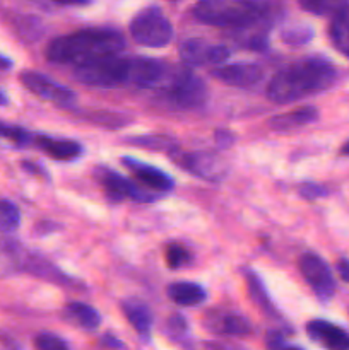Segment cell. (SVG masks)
Returning a JSON list of instances; mask_svg holds the SVG:
<instances>
[{
  "mask_svg": "<svg viewBox=\"0 0 349 350\" xmlns=\"http://www.w3.org/2000/svg\"><path fill=\"white\" fill-rule=\"evenodd\" d=\"M125 48V38L112 27H86L55 38L47 46V58L60 65H86L118 55Z\"/></svg>",
  "mask_w": 349,
  "mask_h": 350,
  "instance_id": "cell-1",
  "label": "cell"
},
{
  "mask_svg": "<svg viewBox=\"0 0 349 350\" xmlns=\"http://www.w3.org/2000/svg\"><path fill=\"white\" fill-rule=\"evenodd\" d=\"M335 75L331 62L317 57L303 58L283 67L270 79L267 98L277 105H289L328 89L334 84Z\"/></svg>",
  "mask_w": 349,
  "mask_h": 350,
  "instance_id": "cell-2",
  "label": "cell"
},
{
  "mask_svg": "<svg viewBox=\"0 0 349 350\" xmlns=\"http://www.w3.org/2000/svg\"><path fill=\"white\" fill-rule=\"evenodd\" d=\"M270 0H198L194 16L201 23L218 27H246L266 21Z\"/></svg>",
  "mask_w": 349,
  "mask_h": 350,
  "instance_id": "cell-3",
  "label": "cell"
},
{
  "mask_svg": "<svg viewBox=\"0 0 349 350\" xmlns=\"http://www.w3.org/2000/svg\"><path fill=\"white\" fill-rule=\"evenodd\" d=\"M75 79L89 88L113 89L133 85L135 58H120L118 55L101 58L91 64L79 65L74 72Z\"/></svg>",
  "mask_w": 349,
  "mask_h": 350,
  "instance_id": "cell-4",
  "label": "cell"
},
{
  "mask_svg": "<svg viewBox=\"0 0 349 350\" xmlns=\"http://www.w3.org/2000/svg\"><path fill=\"white\" fill-rule=\"evenodd\" d=\"M159 89H163L166 101L177 109L202 108L209 98L205 82L187 67L170 68V74L159 85Z\"/></svg>",
  "mask_w": 349,
  "mask_h": 350,
  "instance_id": "cell-5",
  "label": "cell"
},
{
  "mask_svg": "<svg viewBox=\"0 0 349 350\" xmlns=\"http://www.w3.org/2000/svg\"><path fill=\"white\" fill-rule=\"evenodd\" d=\"M130 34L133 41L147 48H164L173 41V26L163 10L151 5L135 14L130 21Z\"/></svg>",
  "mask_w": 349,
  "mask_h": 350,
  "instance_id": "cell-6",
  "label": "cell"
},
{
  "mask_svg": "<svg viewBox=\"0 0 349 350\" xmlns=\"http://www.w3.org/2000/svg\"><path fill=\"white\" fill-rule=\"evenodd\" d=\"M21 82H23L24 88L29 89L38 98L53 103L57 106H62V108H70L77 101V96H75V92L72 89L60 84V82L53 81L48 75L40 74V72H23L21 74Z\"/></svg>",
  "mask_w": 349,
  "mask_h": 350,
  "instance_id": "cell-7",
  "label": "cell"
},
{
  "mask_svg": "<svg viewBox=\"0 0 349 350\" xmlns=\"http://www.w3.org/2000/svg\"><path fill=\"white\" fill-rule=\"evenodd\" d=\"M94 174L96 180L105 188L106 195L112 200H125V198H130V200L135 202H151L157 198L156 193H151L146 188L137 187L135 183H132L125 176H122V174H118L116 171L109 170L106 166L96 167Z\"/></svg>",
  "mask_w": 349,
  "mask_h": 350,
  "instance_id": "cell-8",
  "label": "cell"
},
{
  "mask_svg": "<svg viewBox=\"0 0 349 350\" xmlns=\"http://www.w3.org/2000/svg\"><path fill=\"white\" fill-rule=\"evenodd\" d=\"M300 272L318 299L328 301L335 293V280L327 263L313 253H307L300 258Z\"/></svg>",
  "mask_w": 349,
  "mask_h": 350,
  "instance_id": "cell-9",
  "label": "cell"
},
{
  "mask_svg": "<svg viewBox=\"0 0 349 350\" xmlns=\"http://www.w3.org/2000/svg\"><path fill=\"white\" fill-rule=\"evenodd\" d=\"M231 51L224 44H211L202 40H187L180 44V58L188 67L198 65H222Z\"/></svg>",
  "mask_w": 349,
  "mask_h": 350,
  "instance_id": "cell-10",
  "label": "cell"
},
{
  "mask_svg": "<svg viewBox=\"0 0 349 350\" xmlns=\"http://www.w3.org/2000/svg\"><path fill=\"white\" fill-rule=\"evenodd\" d=\"M212 75L231 88H252L263 79V68L253 62H236L216 67Z\"/></svg>",
  "mask_w": 349,
  "mask_h": 350,
  "instance_id": "cell-11",
  "label": "cell"
},
{
  "mask_svg": "<svg viewBox=\"0 0 349 350\" xmlns=\"http://www.w3.org/2000/svg\"><path fill=\"white\" fill-rule=\"evenodd\" d=\"M177 163L183 170L190 171L192 174L198 178H204L207 181H219L226 176L228 167L219 159L218 156L211 152H188L177 157Z\"/></svg>",
  "mask_w": 349,
  "mask_h": 350,
  "instance_id": "cell-12",
  "label": "cell"
},
{
  "mask_svg": "<svg viewBox=\"0 0 349 350\" xmlns=\"http://www.w3.org/2000/svg\"><path fill=\"white\" fill-rule=\"evenodd\" d=\"M204 325L209 332L219 335H235L243 337L252 332V325L245 317L233 311L211 310L204 318Z\"/></svg>",
  "mask_w": 349,
  "mask_h": 350,
  "instance_id": "cell-13",
  "label": "cell"
},
{
  "mask_svg": "<svg viewBox=\"0 0 349 350\" xmlns=\"http://www.w3.org/2000/svg\"><path fill=\"white\" fill-rule=\"evenodd\" d=\"M122 164L127 170L132 171L133 176L147 188V190L154 191H170L174 187L173 178L170 176L164 171L157 170V167L149 166L146 163H140L139 159H133V157H123Z\"/></svg>",
  "mask_w": 349,
  "mask_h": 350,
  "instance_id": "cell-14",
  "label": "cell"
},
{
  "mask_svg": "<svg viewBox=\"0 0 349 350\" xmlns=\"http://www.w3.org/2000/svg\"><path fill=\"white\" fill-rule=\"evenodd\" d=\"M311 340L318 342L327 350H349V334L334 323L325 320H311L307 325Z\"/></svg>",
  "mask_w": 349,
  "mask_h": 350,
  "instance_id": "cell-15",
  "label": "cell"
},
{
  "mask_svg": "<svg viewBox=\"0 0 349 350\" xmlns=\"http://www.w3.org/2000/svg\"><path fill=\"white\" fill-rule=\"evenodd\" d=\"M318 118V111L313 106H303V108L291 109L287 113L272 116L269 120V126L274 132H291V130L301 129L305 125H310Z\"/></svg>",
  "mask_w": 349,
  "mask_h": 350,
  "instance_id": "cell-16",
  "label": "cell"
},
{
  "mask_svg": "<svg viewBox=\"0 0 349 350\" xmlns=\"http://www.w3.org/2000/svg\"><path fill=\"white\" fill-rule=\"evenodd\" d=\"M122 310L129 323L135 328L137 334L144 338L149 337L151 328H153V314H151L149 306L140 299L130 297V299L123 301Z\"/></svg>",
  "mask_w": 349,
  "mask_h": 350,
  "instance_id": "cell-17",
  "label": "cell"
},
{
  "mask_svg": "<svg viewBox=\"0 0 349 350\" xmlns=\"http://www.w3.org/2000/svg\"><path fill=\"white\" fill-rule=\"evenodd\" d=\"M36 146L40 147L44 154H48V156L53 157V159L57 161H70L82 154L81 144L67 139H55V137L38 135Z\"/></svg>",
  "mask_w": 349,
  "mask_h": 350,
  "instance_id": "cell-18",
  "label": "cell"
},
{
  "mask_svg": "<svg viewBox=\"0 0 349 350\" xmlns=\"http://www.w3.org/2000/svg\"><path fill=\"white\" fill-rule=\"evenodd\" d=\"M168 297L178 306H197L204 303L207 293L195 282H173L168 286Z\"/></svg>",
  "mask_w": 349,
  "mask_h": 350,
  "instance_id": "cell-19",
  "label": "cell"
},
{
  "mask_svg": "<svg viewBox=\"0 0 349 350\" xmlns=\"http://www.w3.org/2000/svg\"><path fill=\"white\" fill-rule=\"evenodd\" d=\"M65 314H67V318L72 323L84 328V330H96L101 325V317H99L98 311L92 306H89V304L77 303V301L67 304Z\"/></svg>",
  "mask_w": 349,
  "mask_h": 350,
  "instance_id": "cell-20",
  "label": "cell"
},
{
  "mask_svg": "<svg viewBox=\"0 0 349 350\" xmlns=\"http://www.w3.org/2000/svg\"><path fill=\"white\" fill-rule=\"evenodd\" d=\"M331 40L334 46L349 58V7L335 14L331 24Z\"/></svg>",
  "mask_w": 349,
  "mask_h": 350,
  "instance_id": "cell-21",
  "label": "cell"
},
{
  "mask_svg": "<svg viewBox=\"0 0 349 350\" xmlns=\"http://www.w3.org/2000/svg\"><path fill=\"white\" fill-rule=\"evenodd\" d=\"M300 5L315 16H335L349 7V0H300Z\"/></svg>",
  "mask_w": 349,
  "mask_h": 350,
  "instance_id": "cell-22",
  "label": "cell"
},
{
  "mask_svg": "<svg viewBox=\"0 0 349 350\" xmlns=\"http://www.w3.org/2000/svg\"><path fill=\"white\" fill-rule=\"evenodd\" d=\"M125 142L133 144L137 147H142V149H153V150H164V152H170L174 150V142L173 137L168 135H140V137H130L125 139Z\"/></svg>",
  "mask_w": 349,
  "mask_h": 350,
  "instance_id": "cell-23",
  "label": "cell"
},
{
  "mask_svg": "<svg viewBox=\"0 0 349 350\" xmlns=\"http://www.w3.org/2000/svg\"><path fill=\"white\" fill-rule=\"evenodd\" d=\"M21 224V212L16 204L9 200H0V231H16Z\"/></svg>",
  "mask_w": 349,
  "mask_h": 350,
  "instance_id": "cell-24",
  "label": "cell"
},
{
  "mask_svg": "<svg viewBox=\"0 0 349 350\" xmlns=\"http://www.w3.org/2000/svg\"><path fill=\"white\" fill-rule=\"evenodd\" d=\"M246 280H248L250 294H252L253 301H255L260 308H263V310L269 311L270 313L272 306H270V299H269V296H267V291H266V287H263L260 277L253 272H246Z\"/></svg>",
  "mask_w": 349,
  "mask_h": 350,
  "instance_id": "cell-25",
  "label": "cell"
},
{
  "mask_svg": "<svg viewBox=\"0 0 349 350\" xmlns=\"http://www.w3.org/2000/svg\"><path fill=\"white\" fill-rule=\"evenodd\" d=\"M311 36H313V31H311L308 26H303V24H300V26L286 27V29L281 33V40H283L284 43L291 44V46H301V44H307L308 41L311 40Z\"/></svg>",
  "mask_w": 349,
  "mask_h": 350,
  "instance_id": "cell-26",
  "label": "cell"
},
{
  "mask_svg": "<svg viewBox=\"0 0 349 350\" xmlns=\"http://www.w3.org/2000/svg\"><path fill=\"white\" fill-rule=\"evenodd\" d=\"M0 139H5L16 146L24 147L31 142V133L21 126L9 125V123L0 122Z\"/></svg>",
  "mask_w": 349,
  "mask_h": 350,
  "instance_id": "cell-27",
  "label": "cell"
},
{
  "mask_svg": "<svg viewBox=\"0 0 349 350\" xmlns=\"http://www.w3.org/2000/svg\"><path fill=\"white\" fill-rule=\"evenodd\" d=\"M166 263L170 269L177 270L190 263V253L178 243H171L166 248Z\"/></svg>",
  "mask_w": 349,
  "mask_h": 350,
  "instance_id": "cell-28",
  "label": "cell"
},
{
  "mask_svg": "<svg viewBox=\"0 0 349 350\" xmlns=\"http://www.w3.org/2000/svg\"><path fill=\"white\" fill-rule=\"evenodd\" d=\"M34 345L38 350H70L65 340L53 334H40L34 340Z\"/></svg>",
  "mask_w": 349,
  "mask_h": 350,
  "instance_id": "cell-29",
  "label": "cell"
},
{
  "mask_svg": "<svg viewBox=\"0 0 349 350\" xmlns=\"http://www.w3.org/2000/svg\"><path fill=\"white\" fill-rule=\"evenodd\" d=\"M300 195L307 200H317V198L327 195V190L317 183H301L300 185Z\"/></svg>",
  "mask_w": 349,
  "mask_h": 350,
  "instance_id": "cell-30",
  "label": "cell"
},
{
  "mask_svg": "<svg viewBox=\"0 0 349 350\" xmlns=\"http://www.w3.org/2000/svg\"><path fill=\"white\" fill-rule=\"evenodd\" d=\"M170 328L174 334H183L187 330V323H185V320L180 314H174V317L170 318Z\"/></svg>",
  "mask_w": 349,
  "mask_h": 350,
  "instance_id": "cell-31",
  "label": "cell"
},
{
  "mask_svg": "<svg viewBox=\"0 0 349 350\" xmlns=\"http://www.w3.org/2000/svg\"><path fill=\"white\" fill-rule=\"evenodd\" d=\"M101 344L105 345V347H108V349H115V350L123 349L122 342H120L118 338H115V337H113V335H109V334L103 335V337H101Z\"/></svg>",
  "mask_w": 349,
  "mask_h": 350,
  "instance_id": "cell-32",
  "label": "cell"
},
{
  "mask_svg": "<svg viewBox=\"0 0 349 350\" xmlns=\"http://www.w3.org/2000/svg\"><path fill=\"white\" fill-rule=\"evenodd\" d=\"M337 272L339 277H341L344 282L349 284V260L348 258H342L337 262Z\"/></svg>",
  "mask_w": 349,
  "mask_h": 350,
  "instance_id": "cell-33",
  "label": "cell"
},
{
  "mask_svg": "<svg viewBox=\"0 0 349 350\" xmlns=\"http://www.w3.org/2000/svg\"><path fill=\"white\" fill-rule=\"evenodd\" d=\"M267 344H269V349L270 350H283L284 349V340H283V337H281V335H277V334H270L269 335V342H267Z\"/></svg>",
  "mask_w": 349,
  "mask_h": 350,
  "instance_id": "cell-34",
  "label": "cell"
},
{
  "mask_svg": "<svg viewBox=\"0 0 349 350\" xmlns=\"http://www.w3.org/2000/svg\"><path fill=\"white\" fill-rule=\"evenodd\" d=\"M216 140H218L219 146L228 147V146H231L233 135H231V133H228V132H218V133H216Z\"/></svg>",
  "mask_w": 349,
  "mask_h": 350,
  "instance_id": "cell-35",
  "label": "cell"
},
{
  "mask_svg": "<svg viewBox=\"0 0 349 350\" xmlns=\"http://www.w3.org/2000/svg\"><path fill=\"white\" fill-rule=\"evenodd\" d=\"M53 2L60 3V5H84L89 0H53Z\"/></svg>",
  "mask_w": 349,
  "mask_h": 350,
  "instance_id": "cell-36",
  "label": "cell"
},
{
  "mask_svg": "<svg viewBox=\"0 0 349 350\" xmlns=\"http://www.w3.org/2000/svg\"><path fill=\"white\" fill-rule=\"evenodd\" d=\"M10 67H12V62H10L7 57H3V55H0V68H10Z\"/></svg>",
  "mask_w": 349,
  "mask_h": 350,
  "instance_id": "cell-37",
  "label": "cell"
},
{
  "mask_svg": "<svg viewBox=\"0 0 349 350\" xmlns=\"http://www.w3.org/2000/svg\"><path fill=\"white\" fill-rule=\"evenodd\" d=\"M7 103H9V98H7L5 92H3L2 89H0V106H5Z\"/></svg>",
  "mask_w": 349,
  "mask_h": 350,
  "instance_id": "cell-38",
  "label": "cell"
},
{
  "mask_svg": "<svg viewBox=\"0 0 349 350\" xmlns=\"http://www.w3.org/2000/svg\"><path fill=\"white\" fill-rule=\"evenodd\" d=\"M342 154H344V156H349V142H346L344 146H342V150H341Z\"/></svg>",
  "mask_w": 349,
  "mask_h": 350,
  "instance_id": "cell-39",
  "label": "cell"
},
{
  "mask_svg": "<svg viewBox=\"0 0 349 350\" xmlns=\"http://www.w3.org/2000/svg\"><path fill=\"white\" fill-rule=\"evenodd\" d=\"M283 350H303V349H300V347H289V345H284Z\"/></svg>",
  "mask_w": 349,
  "mask_h": 350,
  "instance_id": "cell-40",
  "label": "cell"
}]
</instances>
